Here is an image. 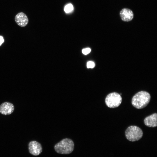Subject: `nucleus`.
I'll list each match as a JSON object with an SVG mask.
<instances>
[{"label": "nucleus", "instance_id": "nucleus-1", "mask_svg": "<svg viewBox=\"0 0 157 157\" xmlns=\"http://www.w3.org/2000/svg\"><path fill=\"white\" fill-rule=\"evenodd\" d=\"M151 96L148 92L144 91H139L133 97L131 103L135 108L141 109L144 108L148 104Z\"/></svg>", "mask_w": 157, "mask_h": 157}, {"label": "nucleus", "instance_id": "nucleus-2", "mask_svg": "<svg viewBox=\"0 0 157 157\" xmlns=\"http://www.w3.org/2000/svg\"><path fill=\"white\" fill-rule=\"evenodd\" d=\"M74 148V143L71 139L65 138L56 144L54 148L56 151L61 154H69L72 153Z\"/></svg>", "mask_w": 157, "mask_h": 157}, {"label": "nucleus", "instance_id": "nucleus-3", "mask_svg": "<svg viewBox=\"0 0 157 157\" xmlns=\"http://www.w3.org/2000/svg\"><path fill=\"white\" fill-rule=\"evenodd\" d=\"M143 133L142 129L135 126L128 127L125 132V136L129 140L134 142L140 139L142 136Z\"/></svg>", "mask_w": 157, "mask_h": 157}, {"label": "nucleus", "instance_id": "nucleus-4", "mask_svg": "<svg viewBox=\"0 0 157 157\" xmlns=\"http://www.w3.org/2000/svg\"><path fill=\"white\" fill-rule=\"evenodd\" d=\"M122 98L119 93L113 92L108 94L106 97L105 102L109 108H114L118 107L122 103Z\"/></svg>", "mask_w": 157, "mask_h": 157}, {"label": "nucleus", "instance_id": "nucleus-5", "mask_svg": "<svg viewBox=\"0 0 157 157\" xmlns=\"http://www.w3.org/2000/svg\"><path fill=\"white\" fill-rule=\"evenodd\" d=\"M28 149L29 153L35 156H37L40 154L42 150L41 144L35 141H31L29 142Z\"/></svg>", "mask_w": 157, "mask_h": 157}, {"label": "nucleus", "instance_id": "nucleus-6", "mask_svg": "<svg viewBox=\"0 0 157 157\" xmlns=\"http://www.w3.org/2000/svg\"><path fill=\"white\" fill-rule=\"evenodd\" d=\"M14 110V105L10 102H5L0 105V113L3 115L10 114L13 112Z\"/></svg>", "mask_w": 157, "mask_h": 157}, {"label": "nucleus", "instance_id": "nucleus-7", "mask_svg": "<svg viewBox=\"0 0 157 157\" xmlns=\"http://www.w3.org/2000/svg\"><path fill=\"white\" fill-rule=\"evenodd\" d=\"M120 16L121 19L125 22H129L133 19L134 15L133 11L128 8H124L120 11Z\"/></svg>", "mask_w": 157, "mask_h": 157}, {"label": "nucleus", "instance_id": "nucleus-8", "mask_svg": "<svg viewBox=\"0 0 157 157\" xmlns=\"http://www.w3.org/2000/svg\"><path fill=\"white\" fill-rule=\"evenodd\" d=\"M15 20L17 24L21 27L26 26L28 22L27 17L22 12L19 13L16 15Z\"/></svg>", "mask_w": 157, "mask_h": 157}, {"label": "nucleus", "instance_id": "nucleus-9", "mask_svg": "<svg viewBox=\"0 0 157 157\" xmlns=\"http://www.w3.org/2000/svg\"><path fill=\"white\" fill-rule=\"evenodd\" d=\"M144 123L146 126L154 127L157 126V114L154 113L147 117L144 120Z\"/></svg>", "mask_w": 157, "mask_h": 157}, {"label": "nucleus", "instance_id": "nucleus-10", "mask_svg": "<svg viewBox=\"0 0 157 157\" xmlns=\"http://www.w3.org/2000/svg\"><path fill=\"white\" fill-rule=\"evenodd\" d=\"M74 10V7L72 4L71 3L66 5L64 7V10L67 13H71Z\"/></svg>", "mask_w": 157, "mask_h": 157}, {"label": "nucleus", "instance_id": "nucleus-11", "mask_svg": "<svg viewBox=\"0 0 157 157\" xmlns=\"http://www.w3.org/2000/svg\"><path fill=\"white\" fill-rule=\"evenodd\" d=\"M94 63L92 61L88 62L87 64V66L88 68H93L94 67Z\"/></svg>", "mask_w": 157, "mask_h": 157}, {"label": "nucleus", "instance_id": "nucleus-12", "mask_svg": "<svg viewBox=\"0 0 157 157\" xmlns=\"http://www.w3.org/2000/svg\"><path fill=\"white\" fill-rule=\"evenodd\" d=\"M91 49L90 48L83 49L82 50L83 53L85 55H87L90 52Z\"/></svg>", "mask_w": 157, "mask_h": 157}, {"label": "nucleus", "instance_id": "nucleus-13", "mask_svg": "<svg viewBox=\"0 0 157 157\" xmlns=\"http://www.w3.org/2000/svg\"><path fill=\"white\" fill-rule=\"evenodd\" d=\"M4 40L3 37L1 36H0V46L4 42Z\"/></svg>", "mask_w": 157, "mask_h": 157}]
</instances>
